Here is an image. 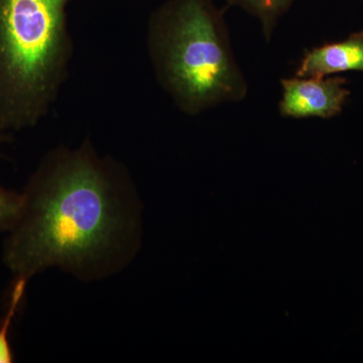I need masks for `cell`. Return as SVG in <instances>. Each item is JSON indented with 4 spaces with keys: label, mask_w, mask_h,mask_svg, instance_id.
<instances>
[{
    "label": "cell",
    "mask_w": 363,
    "mask_h": 363,
    "mask_svg": "<svg viewBox=\"0 0 363 363\" xmlns=\"http://www.w3.org/2000/svg\"><path fill=\"white\" fill-rule=\"evenodd\" d=\"M140 240V201L128 172L86 140L40 162L21 193L4 262L28 281L51 267L93 281L128 266Z\"/></svg>",
    "instance_id": "1"
},
{
    "label": "cell",
    "mask_w": 363,
    "mask_h": 363,
    "mask_svg": "<svg viewBox=\"0 0 363 363\" xmlns=\"http://www.w3.org/2000/svg\"><path fill=\"white\" fill-rule=\"evenodd\" d=\"M147 50L157 81L184 113L197 116L247 96L224 11L213 0L164 2L150 16Z\"/></svg>",
    "instance_id": "2"
},
{
    "label": "cell",
    "mask_w": 363,
    "mask_h": 363,
    "mask_svg": "<svg viewBox=\"0 0 363 363\" xmlns=\"http://www.w3.org/2000/svg\"><path fill=\"white\" fill-rule=\"evenodd\" d=\"M72 0H0V128L37 125L69 74Z\"/></svg>",
    "instance_id": "3"
},
{
    "label": "cell",
    "mask_w": 363,
    "mask_h": 363,
    "mask_svg": "<svg viewBox=\"0 0 363 363\" xmlns=\"http://www.w3.org/2000/svg\"><path fill=\"white\" fill-rule=\"evenodd\" d=\"M279 112L293 118H331L342 112L350 96L343 77H297L281 81Z\"/></svg>",
    "instance_id": "4"
},
{
    "label": "cell",
    "mask_w": 363,
    "mask_h": 363,
    "mask_svg": "<svg viewBox=\"0 0 363 363\" xmlns=\"http://www.w3.org/2000/svg\"><path fill=\"white\" fill-rule=\"evenodd\" d=\"M350 71L363 72V30L306 52L296 76L324 78Z\"/></svg>",
    "instance_id": "5"
},
{
    "label": "cell",
    "mask_w": 363,
    "mask_h": 363,
    "mask_svg": "<svg viewBox=\"0 0 363 363\" xmlns=\"http://www.w3.org/2000/svg\"><path fill=\"white\" fill-rule=\"evenodd\" d=\"M230 6H240L259 21L267 42L278 21L293 6L296 0H226Z\"/></svg>",
    "instance_id": "6"
},
{
    "label": "cell",
    "mask_w": 363,
    "mask_h": 363,
    "mask_svg": "<svg viewBox=\"0 0 363 363\" xmlns=\"http://www.w3.org/2000/svg\"><path fill=\"white\" fill-rule=\"evenodd\" d=\"M28 283V279L16 278L11 286L6 314L0 322V363L13 362L14 357L11 347V341H9V331H11L14 318L23 304Z\"/></svg>",
    "instance_id": "7"
},
{
    "label": "cell",
    "mask_w": 363,
    "mask_h": 363,
    "mask_svg": "<svg viewBox=\"0 0 363 363\" xmlns=\"http://www.w3.org/2000/svg\"><path fill=\"white\" fill-rule=\"evenodd\" d=\"M21 206V194L6 190L0 186V233H9L16 219Z\"/></svg>",
    "instance_id": "8"
},
{
    "label": "cell",
    "mask_w": 363,
    "mask_h": 363,
    "mask_svg": "<svg viewBox=\"0 0 363 363\" xmlns=\"http://www.w3.org/2000/svg\"><path fill=\"white\" fill-rule=\"evenodd\" d=\"M7 138V133L0 128V145L4 142Z\"/></svg>",
    "instance_id": "9"
},
{
    "label": "cell",
    "mask_w": 363,
    "mask_h": 363,
    "mask_svg": "<svg viewBox=\"0 0 363 363\" xmlns=\"http://www.w3.org/2000/svg\"><path fill=\"white\" fill-rule=\"evenodd\" d=\"M362 1H363V0H362Z\"/></svg>",
    "instance_id": "10"
}]
</instances>
